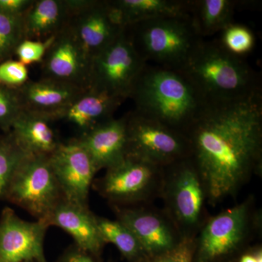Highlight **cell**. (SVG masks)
I'll return each mask as SVG.
<instances>
[{"instance_id": "6da1fadb", "label": "cell", "mask_w": 262, "mask_h": 262, "mask_svg": "<svg viewBox=\"0 0 262 262\" xmlns=\"http://www.w3.org/2000/svg\"><path fill=\"white\" fill-rule=\"evenodd\" d=\"M207 204L235 196L262 173V93L208 103L184 133Z\"/></svg>"}, {"instance_id": "7a4b0ae2", "label": "cell", "mask_w": 262, "mask_h": 262, "mask_svg": "<svg viewBox=\"0 0 262 262\" xmlns=\"http://www.w3.org/2000/svg\"><path fill=\"white\" fill-rule=\"evenodd\" d=\"M130 98L136 113L184 134L208 103L180 70L148 63Z\"/></svg>"}, {"instance_id": "3957f363", "label": "cell", "mask_w": 262, "mask_h": 262, "mask_svg": "<svg viewBox=\"0 0 262 262\" xmlns=\"http://www.w3.org/2000/svg\"><path fill=\"white\" fill-rule=\"evenodd\" d=\"M208 103L234 101L262 93L258 72L220 39H202L180 70Z\"/></svg>"}, {"instance_id": "277c9868", "label": "cell", "mask_w": 262, "mask_h": 262, "mask_svg": "<svg viewBox=\"0 0 262 262\" xmlns=\"http://www.w3.org/2000/svg\"><path fill=\"white\" fill-rule=\"evenodd\" d=\"M262 213L253 195L210 215L194 239L193 262H232L261 237Z\"/></svg>"}, {"instance_id": "5b68a950", "label": "cell", "mask_w": 262, "mask_h": 262, "mask_svg": "<svg viewBox=\"0 0 262 262\" xmlns=\"http://www.w3.org/2000/svg\"><path fill=\"white\" fill-rule=\"evenodd\" d=\"M133 46L146 63L180 70L202 39L190 15L141 20L125 29Z\"/></svg>"}, {"instance_id": "8992f818", "label": "cell", "mask_w": 262, "mask_h": 262, "mask_svg": "<svg viewBox=\"0 0 262 262\" xmlns=\"http://www.w3.org/2000/svg\"><path fill=\"white\" fill-rule=\"evenodd\" d=\"M160 198L182 237L195 238L210 215L204 186L189 158L163 168Z\"/></svg>"}, {"instance_id": "52a82bcc", "label": "cell", "mask_w": 262, "mask_h": 262, "mask_svg": "<svg viewBox=\"0 0 262 262\" xmlns=\"http://www.w3.org/2000/svg\"><path fill=\"white\" fill-rule=\"evenodd\" d=\"M163 177V167L126 155L106 169L102 178L96 182V188L112 206L152 203L160 198Z\"/></svg>"}, {"instance_id": "ba28073f", "label": "cell", "mask_w": 262, "mask_h": 262, "mask_svg": "<svg viewBox=\"0 0 262 262\" xmlns=\"http://www.w3.org/2000/svg\"><path fill=\"white\" fill-rule=\"evenodd\" d=\"M62 199L49 157L30 155L19 165L5 198L37 220L46 222Z\"/></svg>"}, {"instance_id": "9c48e42d", "label": "cell", "mask_w": 262, "mask_h": 262, "mask_svg": "<svg viewBox=\"0 0 262 262\" xmlns=\"http://www.w3.org/2000/svg\"><path fill=\"white\" fill-rule=\"evenodd\" d=\"M146 64L125 29L110 46L91 58L89 89L126 100Z\"/></svg>"}, {"instance_id": "30bf717a", "label": "cell", "mask_w": 262, "mask_h": 262, "mask_svg": "<svg viewBox=\"0 0 262 262\" xmlns=\"http://www.w3.org/2000/svg\"><path fill=\"white\" fill-rule=\"evenodd\" d=\"M127 155L160 167L189 157V145L182 133L133 111L127 114Z\"/></svg>"}, {"instance_id": "8fae6325", "label": "cell", "mask_w": 262, "mask_h": 262, "mask_svg": "<svg viewBox=\"0 0 262 262\" xmlns=\"http://www.w3.org/2000/svg\"><path fill=\"white\" fill-rule=\"evenodd\" d=\"M67 27L90 59L103 51L125 29L121 12L113 0H70Z\"/></svg>"}, {"instance_id": "7c38bea8", "label": "cell", "mask_w": 262, "mask_h": 262, "mask_svg": "<svg viewBox=\"0 0 262 262\" xmlns=\"http://www.w3.org/2000/svg\"><path fill=\"white\" fill-rule=\"evenodd\" d=\"M112 207L117 220L125 224L135 234L146 256L168 252L184 239L163 208L160 209L152 203Z\"/></svg>"}, {"instance_id": "4fadbf2b", "label": "cell", "mask_w": 262, "mask_h": 262, "mask_svg": "<svg viewBox=\"0 0 262 262\" xmlns=\"http://www.w3.org/2000/svg\"><path fill=\"white\" fill-rule=\"evenodd\" d=\"M49 159L66 201L89 207L90 189L98 170L83 146L77 139L61 143Z\"/></svg>"}, {"instance_id": "5bb4252c", "label": "cell", "mask_w": 262, "mask_h": 262, "mask_svg": "<svg viewBox=\"0 0 262 262\" xmlns=\"http://www.w3.org/2000/svg\"><path fill=\"white\" fill-rule=\"evenodd\" d=\"M49 227L46 221H24L6 207L0 215V262H48L44 239Z\"/></svg>"}, {"instance_id": "9a60e30c", "label": "cell", "mask_w": 262, "mask_h": 262, "mask_svg": "<svg viewBox=\"0 0 262 262\" xmlns=\"http://www.w3.org/2000/svg\"><path fill=\"white\" fill-rule=\"evenodd\" d=\"M40 63L42 78L89 89L91 59L67 25L53 37Z\"/></svg>"}, {"instance_id": "2e32d148", "label": "cell", "mask_w": 262, "mask_h": 262, "mask_svg": "<svg viewBox=\"0 0 262 262\" xmlns=\"http://www.w3.org/2000/svg\"><path fill=\"white\" fill-rule=\"evenodd\" d=\"M16 90L23 110L54 121L61 120L66 110L86 89L42 78L29 80Z\"/></svg>"}, {"instance_id": "e0dca14e", "label": "cell", "mask_w": 262, "mask_h": 262, "mask_svg": "<svg viewBox=\"0 0 262 262\" xmlns=\"http://www.w3.org/2000/svg\"><path fill=\"white\" fill-rule=\"evenodd\" d=\"M77 140L89 153L98 172L106 170L126 157V115L103 122Z\"/></svg>"}, {"instance_id": "ac0fdd59", "label": "cell", "mask_w": 262, "mask_h": 262, "mask_svg": "<svg viewBox=\"0 0 262 262\" xmlns=\"http://www.w3.org/2000/svg\"><path fill=\"white\" fill-rule=\"evenodd\" d=\"M49 226L59 227L75 241V246L96 257L101 256L105 246L98 230L96 215L89 207L80 206L62 199L48 216Z\"/></svg>"}, {"instance_id": "d6986e66", "label": "cell", "mask_w": 262, "mask_h": 262, "mask_svg": "<svg viewBox=\"0 0 262 262\" xmlns=\"http://www.w3.org/2000/svg\"><path fill=\"white\" fill-rule=\"evenodd\" d=\"M106 93L84 90L62 115L61 120L75 125L82 134L113 118L114 113L125 101Z\"/></svg>"}, {"instance_id": "ffe728a7", "label": "cell", "mask_w": 262, "mask_h": 262, "mask_svg": "<svg viewBox=\"0 0 262 262\" xmlns=\"http://www.w3.org/2000/svg\"><path fill=\"white\" fill-rule=\"evenodd\" d=\"M70 0H33L23 15L24 39L46 41L68 24Z\"/></svg>"}, {"instance_id": "44dd1931", "label": "cell", "mask_w": 262, "mask_h": 262, "mask_svg": "<svg viewBox=\"0 0 262 262\" xmlns=\"http://www.w3.org/2000/svg\"><path fill=\"white\" fill-rule=\"evenodd\" d=\"M51 122L46 117L23 110L10 132L27 154L50 157L61 144L50 125Z\"/></svg>"}, {"instance_id": "7402d4cb", "label": "cell", "mask_w": 262, "mask_h": 262, "mask_svg": "<svg viewBox=\"0 0 262 262\" xmlns=\"http://www.w3.org/2000/svg\"><path fill=\"white\" fill-rule=\"evenodd\" d=\"M189 15L196 32L203 39L222 32L233 24L238 2L234 0H189Z\"/></svg>"}, {"instance_id": "603a6c76", "label": "cell", "mask_w": 262, "mask_h": 262, "mask_svg": "<svg viewBox=\"0 0 262 262\" xmlns=\"http://www.w3.org/2000/svg\"><path fill=\"white\" fill-rule=\"evenodd\" d=\"M126 28L141 20L189 15V0H113Z\"/></svg>"}, {"instance_id": "cb8c5ba5", "label": "cell", "mask_w": 262, "mask_h": 262, "mask_svg": "<svg viewBox=\"0 0 262 262\" xmlns=\"http://www.w3.org/2000/svg\"><path fill=\"white\" fill-rule=\"evenodd\" d=\"M96 222L105 244H113L127 261L135 262L146 256L135 234L120 220L96 215Z\"/></svg>"}, {"instance_id": "d4e9b609", "label": "cell", "mask_w": 262, "mask_h": 262, "mask_svg": "<svg viewBox=\"0 0 262 262\" xmlns=\"http://www.w3.org/2000/svg\"><path fill=\"white\" fill-rule=\"evenodd\" d=\"M27 155L10 131L0 136V201L5 200L12 179Z\"/></svg>"}, {"instance_id": "484cf974", "label": "cell", "mask_w": 262, "mask_h": 262, "mask_svg": "<svg viewBox=\"0 0 262 262\" xmlns=\"http://www.w3.org/2000/svg\"><path fill=\"white\" fill-rule=\"evenodd\" d=\"M24 39L23 16L0 13V63L13 58Z\"/></svg>"}, {"instance_id": "4316f807", "label": "cell", "mask_w": 262, "mask_h": 262, "mask_svg": "<svg viewBox=\"0 0 262 262\" xmlns=\"http://www.w3.org/2000/svg\"><path fill=\"white\" fill-rule=\"evenodd\" d=\"M221 33L220 42L225 49L235 56L242 57L254 47L253 33L246 26L233 23Z\"/></svg>"}, {"instance_id": "83f0119b", "label": "cell", "mask_w": 262, "mask_h": 262, "mask_svg": "<svg viewBox=\"0 0 262 262\" xmlns=\"http://www.w3.org/2000/svg\"><path fill=\"white\" fill-rule=\"evenodd\" d=\"M22 111L23 107L17 90L0 84V130L3 133L9 132Z\"/></svg>"}, {"instance_id": "f1b7e54d", "label": "cell", "mask_w": 262, "mask_h": 262, "mask_svg": "<svg viewBox=\"0 0 262 262\" xmlns=\"http://www.w3.org/2000/svg\"><path fill=\"white\" fill-rule=\"evenodd\" d=\"M29 80L27 66L13 58L0 63V84L18 89Z\"/></svg>"}, {"instance_id": "f546056e", "label": "cell", "mask_w": 262, "mask_h": 262, "mask_svg": "<svg viewBox=\"0 0 262 262\" xmlns=\"http://www.w3.org/2000/svg\"><path fill=\"white\" fill-rule=\"evenodd\" d=\"M53 37L46 41L24 39L15 50V56L18 58V61L27 67L33 63H41L51 46Z\"/></svg>"}, {"instance_id": "4dcf8cb0", "label": "cell", "mask_w": 262, "mask_h": 262, "mask_svg": "<svg viewBox=\"0 0 262 262\" xmlns=\"http://www.w3.org/2000/svg\"><path fill=\"white\" fill-rule=\"evenodd\" d=\"M194 239H184L178 246L168 252L157 256H146L135 262H193Z\"/></svg>"}, {"instance_id": "1f68e13d", "label": "cell", "mask_w": 262, "mask_h": 262, "mask_svg": "<svg viewBox=\"0 0 262 262\" xmlns=\"http://www.w3.org/2000/svg\"><path fill=\"white\" fill-rule=\"evenodd\" d=\"M33 0H0V13L13 16H23Z\"/></svg>"}, {"instance_id": "d6a6232c", "label": "cell", "mask_w": 262, "mask_h": 262, "mask_svg": "<svg viewBox=\"0 0 262 262\" xmlns=\"http://www.w3.org/2000/svg\"><path fill=\"white\" fill-rule=\"evenodd\" d=\"M99 260V258L75 245L67 249L60 258L59 262H100Z\"/></svg>"}, {"instance_id": "836d02e7", "label": "cell", "mask_w": 262, "mask_h": 262, "mask_svg": "<svg viewBox=\"0 0 262 262\" xmlns=\"http://www.w3.org/2000/svg\"><path fill=\"white\" fill-rule=\"evenodd\" d=\"M236 262H262L261 245H256L248 248L239 256Z\"/></svg>"}, {"instance_id": "e575fe53", "label": "cell", "mask_w": 262, "mask_h": 262, "mask_svg": "<svg viewBox=\"0 0 262 262\" xmlns=\"http://www.w3.org/2000/svg\"><path fill=\"white\" fill-rule=\"evenodd\" d=\"M27 262H36V261H27Z\"/></svg>"}]
</instances>
